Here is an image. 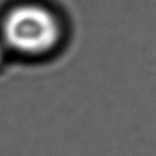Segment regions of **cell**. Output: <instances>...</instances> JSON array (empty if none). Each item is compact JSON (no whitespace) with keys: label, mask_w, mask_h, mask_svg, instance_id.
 <instances>
[{"label":"cell","mask_w":156,"mask_h":156,"mask_svg":"<svg viewBox=\"0 0 156 156\" xmlns=\"http://www.w3.org/2000/svg\"><path fill=\"white\" fill-rule=\"evenodd\" d=\"M2 56H4V54H2V48H1V45H0V62H1V60H2Z\"/></svg>","instance_id":"cell-2"},{"label":"cell","mask_w":156,"mask_h":156,"mask_svg":"<svg viewBox=\"0 0 156 156\" xmlns=\"http://www.w3.org/2000/svg\"><path fill=\"white\" fill-rule=\"evenodd\" d=\"M65 24L51 7L26 2L11 9L2 23L6 43L17 52L45 56L56 51L65 38Z\"/></svg>","instance_id":"cell-1"}]
</instances>
